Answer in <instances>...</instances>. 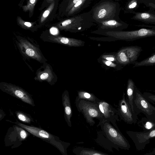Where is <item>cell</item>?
I'll list each match as a JSON object with an SVG mask.
<instances>
[{
	"label": "cell",
	"mask_w": 155,
	"mask_h": 155,
	"mask_svg": "<svg viewBox=\"0 0 155 155\" xmlns=\"http://www.w3.org/2000/svg\"><path fill=\"white\" fill-rule=\"evenodd\" d=\"M6 121L22 127L34 136L50 143L57 148L62 155H68L67 149L70 145V143L61 140L58 136L53 135L42 128L26 125L17 120L15 122L8 120Z\"/></svg>",
	"instance_id": "1"
},
{
	"label": "cell",
	"mask_w": 155,
	"mask_h": 155,
	"mask_svg": "<svg viewBox=\"0 0 155 155\" xmlns=\"http://www.w3.org/2000/svg\"><path fill=\"white\" fill-rule=\"evenodd\" d=\"M133 104L136 113L138 115L142 113L146 117L155 123V107L143 96L140 90L135 86Z\"/></svg>",
	"instance_id": "2"
},
{
	"label": "cell",
	"mask_w": 155,
	"mask_h": 155,
	"mask_svg": "<svg viewBox=\"0 0 155 155\" xmlns=\"http://www.w3.org/2000/svg\"><path fill=\"white\" fill-rule=\"evenodd\" d=\"M101 127L103 135L116 146L122 149H129L130 146L128 141L119 129L107 122L102 124Z\"/></svg>",
	"instance_id": "3"
},
{
	"label": "cell",
	"mask_w": 155,
	"mask_h": 155,
	"mask_svg": "<svg viewBox=\"0 0 155 155\" xmlns=\"http://www.w3.org/2000/svg\"><path fill=\"white\" fill-rule=\"evenodd\" d=\"M30 133L16 124L10 127L5 137V145L11 146L12 148L18 147L30 135Z\"/></svg>",
	"instance_id": "4"
},
{
	"label": "cell",
	"mask_w": 155,
	"mask_h": 155,
	"mask_svg": "<svg viewBox=\"0 0 155 155\" xmlns=\"http://www.w3.org/2000/svg\"><path fill=\"white\" fill-rule=\"evenodd\" d=\"M0 89L3 92L15 97L33 107L35 106L32 96L21 87L10 83H0Z\"/></svg>",
	"instance_id": "5"
},
{
	"label": "cell",
	"mask_w": 155,
	"mask_h": 155,
	"mask_svg": "<svg viewBox=\"0 0 155 155\" xmlns=\"http://www.w3.org/2000/svg\"><path fill=\"white\" fill-rule=\"evenodd\" d=\"M127 134L134 143L137 149H143L149 143L150 139L155 137V128L142 132L127 131Z\"/></svg>",
	"instance_id": "6"
},
{
	"label": "cell",
	"mask_w": 155,
	"mask_h": 155,
	"mask_svg": "<svg viewBox=\"0 0 155 155\" xmlns=\"http://www.w3.org/2000/svg\"><path fill=\"white\" fill-rule=\"evenodd\" d=\"M142 49L138 46L125 47L121 50L118 55V60L121 64L127 65L135 64L137 61Z\"/></svg>",
	"instance_id": "7"
},
{
	"label": "cell",
	"mask_w": 155,
	"mask_h": 155,
	"mask_svg": "<svg viewBox=\"0 0 155 155\" xmlns=\"http://www.w3.org/2000/svg\"><path fill=\"white\" fill-rule=\"evenodd\" d=\"M58 79L51 66L45 62L37 70L34 78L35 81L40 82H45L51 86L56 84Z\"/></svg>",
	"instance_id": "8"
},
{
	"label": "cell",
	"mask_w": 155,
	"mask_h": 155,
	"mask_svg": "<svg viewBox=\"0 0 155 155\" xmlns=\"http://www.w3.org/2000/svg\"><path fill=\"white\" fill-rule=\"evenodd\" d=\"M18 45L22 53L27 57L41 63H45V58L39 49L25 39H19Z\"/></svg>",
	"instance_id": "9"
},
{
	"label": "cell",
	"mask_w": 155,
	"mask_h": 155,
	"mask_svg": "<svg viewBox=\"0 0 155 155\" xmlns=\"http://www.w3.org/2000/svg\"><path fill=\"white\" fill-rule=\"evenodd\" d=\"M118 36L120 39L132 41L147 37L155 36V30L142 28L131 31H121L118 33Z\"/></svg>",
	"instance_id": "10"
},
{
	"label": "cell",
	"mask_w": 155,
	"mask_h": 155,
	"mask_svg": "<svg viewBox=\"0 0 155 155\" xmlns=\"http://www.w3.org/2000/svg\"><path fill=\"white\" fill-rule=\"evenodd\" d=\"M80 107L83 112L87 121L90 125L95 123L93 118L100 117L102 115L97 105L90 102L83 101L80 103Z\"/></svg>",
	"instance_id": "11"
},
{
	"label": "cell",
	"mask_w": 155,
	"mask_h": 155,
	"mask_svg": "<svg viewBox=\"0 0 155 155\" xmlns=\"http://www.w3.org/2000/svg\"><path fill=\"white\" fill-rule=\"evenodd\" d=\"M124 93L122 99L120 101L119 109L124 120L130 124H135L138 119L137 114L133 112L128 100L125 97Z\"/></svg>",
	"instance_id": "12"
},
{
	"label": "cell",
	"mask_w": 155,
	"mask_h": 155,
	"mask_svg": "<svg viewBox=\"0 0 155 155\" xmlns=\"http://www.w3.org/2000/svg\"><path fill=\"white\" fill-rule=\"evenodd\" d=\"M62 99L65 120L68 126L71 127V118L72 116V111L68 93L67 91H65L63 93Z\"/></svg>",
	"instance_id": "13"
},
{
	"label": "cell",
	"mask_w": 155,
	"mask_h": 155,
	"mask_svg": "<svg viewBox=\"0 0 155 155\" xmlns=\"http://www.w3.org/2000/svg\"><path fill=\"white\" fill-rule=\"evenodd\" d=\"M95 141L99 145L110 152H113V148L119 150V148L105 137L102 131L97 132V137Z\"/></svg>",
	"instance_id": "14"
},
{
	"label": "cell",
	"mask_w": 155,
	"mask_h": 155,
	"mask_svg": "<svg viewBox=\"0 0 155 155\" xmlns=\"http://www.w3.org/2000/svg\"><path fill=\"white\" fill-rule=\"evenodd\" d=\"M49 39L55 42L70 46H79L82 43L79 40L60 36H50Z\"/></svg>",
	"instance_id": "15"
},
{
	"label": "cell",
	"mask_w": 155,
	"mask_h": 155,
	"mask_svg": "<svg viewBox=\"0 0 155 155\" xmlns=\"http://www.w3.org/2000/svg\"><path fill=\"white\" fill-rule=\"evenodd\" d=\"M131 18L146 23L155 24V14L149 12H135Z\"/></svg>",
	"instance_id": "16"
},
{
	"label": "cell",
	"mask_w": 155,
	"mask_h": 155,
	"mask_svg": "<svg viewBox=\"0 0 155 155\" xmlns=\"http://www.w3.org/2000/svg\"><path fill=\"white\" fill-rule=\"evenodd\" d=\"M72 152L75 155H110L93 149L81 147H75Z\"/></svg>",
	"instance_id": "17"
},
{
	"label": "cell",
	"mask_w": 155,
	"mask_h": 155,
	"mask_svg": "<svg viewBox=\"0 0 155 155\" xmlns=\"http://www.w3.org/2000/svg\"><path fill=\"white\" fill-rule=\"evenodd\" d=\"M135 86V83L131 79H129L127 81V100L133 112L135 113H136L135 112L134 108L133 100Z\"/></svg>",
	"instance_id": "18"
},
{
	"label": "cell",
	"mask_w": 155,
	"mask_h": 155,
	"mask_svg": "<svg viewBox=\"0 0 155 155\" xmlns=\"http://www.w3.org/2000/svg\"><path fill=\"white\" fill-rule=\"evenodd\" d=\"M155 65V53L150 56L139 62L137 61L134 64L133 67Z\"/></svg>",
	"instance_id": "19"
},
{
	"label": "cell",
	"mask_w": 155,
	"mask_h": 155,
	"mask_svg": "<svg viewBox=\"0 0 155 155\" xmlns=\"http://www.w3.org/2000/svg\"><path fill=\"white\" fill-rule=\"evenodd\" d=\"M101 27L104 28L114 29L120 27L126 28L127 26L125 23H121L116 20H109L103 21L101 24Z\"/></svg>",
	"instance_id": "20"
},
{
	"label": "cell",
	"mask_w": 155,
	"mask_h": 155,
	"mask_svg": "<svg viewBox=\"0 0 155 155\" xmlns=\"http://www.w3.org/2000/svg\"><path fill=\"white\" fill-rule=\"evenodd\" d=\"M98 107L105 118L110 117L113 111L108 104L104 101H101L99 103Z\"/></svg>",
	"instance_id": "21"
},
{
	"label": "cell",
	"mask_w": 155,
	"mask_h": 155,
	"mask_svg": "<svg viewBox=\"0 0 155 155\" xmlns=\"http://www.w3.org/2000/svg\"><path fill=\"white\" fill-rule=\"evenodd\" d=\"M15 114L17 118L23 123L30 124L34 122L33 119L28 114L19 110L15 111Z\"/></svg>",
	"instance_id": "22"
},
{
	"label": "cell",
	"mask_w": 155,
	"mask_h": 155,
	"mask_svg": "<svg viewBox=\"0 0 155 155\" xmlns=\"http://www.w3.org/2000/svg\"><path fill=\"white\" fill-rule=\"evenodd\" d=\"M140 123L143 128L148 130L155 128V123L148 120L146 117L142 118L140 121Z\"/></svg>",
	"instance_id": "23"
},
{
	"label": "cell",
	"mask_w": 155,
	"mask_h": 155,
	"mask_svg": "<svg viewBox=\"0 0 155 155\" xmlns=\"http://www.w3.org/2000/svg\"><path fill=\"white\" fill-rule=\"evenodd\" d=\"M18 24L22 28L25 29H30L33 27L35 24L34 22L25 21L20 17L18 16L17 18Z\"/></svg>",
	"instance_id": "24"
},
{
	"label": "cell",
	"mask_w": 155,
	"mask_h": 155,
	"mask_svg": "<svg viewBox=\"0 0 155 155\" xmlns=\"http://www.w3.org/2000/svg\"><path fill=\"white\" fill-rule=\"evenodd\" d=\"M78 97L79 99H85L92 101H94L95 99L94 95L84 91L79 92Z\"/></svg>",
	"instance_id": "25"
},
{
	"label": "cell",
	"mask_w": 155,
	"mask_h": 155,
	"mask_svg": "<svg viewBox=\"0 0 155 155\" xmlns=\"http://www.w3.org/2000/svg\"><path fill=\"white\" fill-rule=\"evenodd\" d=\"M54 6V2H53L50 4L47 9L44 11L41 17V22H44L53 9Z\"/></svg>",
	"instance_id": "26"
},
{
	"label": "cell",
	"mask_w": 155,
	"mask_h": 155,
	"mask_svg": "<svg viewBox=\"0 0 155 155\" xmlns=\"http://www.w3.org/2000/svg\"><path fill=\"white\" fill-rule=\"evenodd\" d=\"M37 1L36 0H29L27 2V5L23 7V11L25 12L29 11L31 12L33 10L35 5Z\"/></svg>",
	"instance_id": "27"
},
{
	"label": "cell",
	"mask_w": 155,
	"mask_h": 155,
	"mask_svg": "<svg viewBox=\"0 0 155 155\" xmlns=\"http://www.w3.org/2000/svg\"><path fill=\"white\" fill-rule=\"evenodd\" d=\"M142 94L143 97L150 103L155 104V94L147 92H144Z\"/></svg>",
	"instance_id": "28"
},
{
	"label": "cell",
	"mask_w": 155,
	"mask_h": 155,
	"mask_svg": "<svg viewBox=\"0 0 155 155\" xmlns=\"http://www.w3.org/2000/svg\"><path fill=\"white\" fill-rule=\"evenodd\" d=\"M137 2L136 0H132L129 3L128 8L130 9H133L136 8L137 5Z\"/></svg>",
	"instance_id": "29"
},
{
	"label": "cell",
	"mask_w": 155,
	"mask_h": 155,
	"mask_svg": "<svg viewBox=\"0 0 155 155\" xmlns=\"http://www.w3.org/2000/svg\"><path fill=\"white\" fill-rule=\"evenodd\" d=\"M50 31L52 34L54 35L57 34L58 31L57 28L54 27H52L50 29Z\"/></svg>",
	"instance_id": "30"
},
{
	"label": "cell",
	"mask_w": 155,
	"mask_h": 155,
	"mask_svg": "<svg viewBox=\"0 0 155 155\" xmlns=\"http://www.w3.org/2000/svg\"><path fill=\"white\" fill-rule=\"evenodd\" d=\"M104 63L107 65L111 67H115L116 65L115 64L113 63L111 61H104Z\"/></svg>",
	"instance_id": "31"
},
{
	"label": "cell",
	"mask_w": 155,
	"mask_h": 155,
	"mask_svg": "<svg viewBox=\"0 0 155 155\" xmlns=\"http://www.w3.org/2000/svg\"><path fill=\"white\" fill-rule=\"evenodd\" d=\"M0 120H1L5 117V114L2 110L0 109Z\"/></svg>",
	"instance_id": "32"
},
{
	"label": "cell",
	"mask_w": 155,
	"mask_h": 155,
	"mask_svg": "<svg viewBox=\"0 0 155 155\" xmlns=\"http://www.w3.org/2000/svg\"><path fill=\"white\" fill-rule=\"evenodd\" d=\"M106 59L108 61H114L115 60V59L114 58L112 57H106Z\"/></svg>",
	"instance_id": "33"
},
{
	"label": "cell",
	"mask_w": 155,
	"mask_h": 155,
	"mask_svg": "<svg viewBox=\"0 0 155 155\" xmlns=\"http://www.w3.org/2000/svg\"><path fill=\"white\" fill-rule=\"evenodd\" d=\"M154 154H155V148L153 149V150L152 152L149 153H147L145 155H152Z\"/></svg>",
	"instance_id": "34"
},
{
	"label": "cell",
	"mask_w": 155,
	"mask_h": 155,
	"mask_svg": "<svg viewBox=\"0 0 155 155\" xmlns=\"http://www.w3.org/2000/svg\"><path fill=\"white\" fill-rule=\"evenodd\" d=\"M148 5L151 7L155 8V4L151 2L149 3Z\"/></svg>",
	"instance_id": "35"
},
{
	"label": "cell",
	"mask_w": 155,
	"mask_h": 155,
	"mask_svg": "<svg viewBox=\"0 0 155 155\" xmlns=\"http://www.w3.org/2000/svg\"><path fill=\"white\" fill-rule=\"evenodd\" d=\"M153 91V92H155V91Z\"/></svg>",
	"instance_id": "36"
}]
</instances>
